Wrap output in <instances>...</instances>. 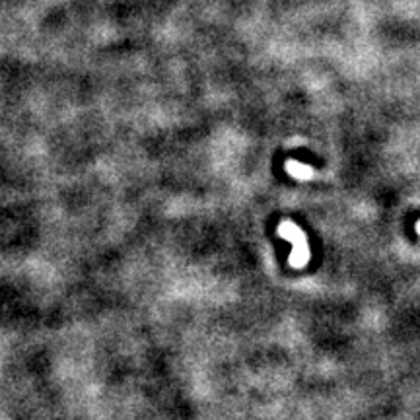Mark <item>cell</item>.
<instances>
[{
    "label": "cell",
    "mask_w": 420,
    "mask_h": 420,
    "mask_svg": "<svg viewBox=\"0 0 420 420\" xmlns=\"http://www.w3.org/2000/svg\"><path fill=\"white\" fill-rule=\"evenodd\" d=\"M286 168L290 169V173H292V176H296V178H300V179L311 178V168H308V166H302V164L288 162V166H286Z\"/></svg>",
    "instance_id": "6da1fadb"
}]
</instances>
